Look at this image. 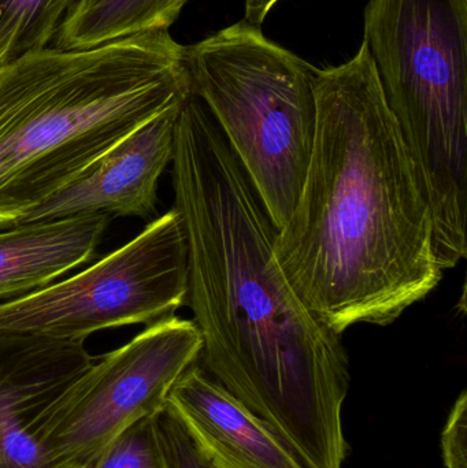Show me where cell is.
Segmentation results:
<instances>
[{"label":"cell","instance_id":"cell-1","mask_svg":"<svg viewBox=\"0 0 467 468\" xmlns=\"http://www.w3.org/2000/svg\"><path fill=\"white\" fill-rule=\"evenodd\" d=\"M172 164L203 368L304 468H343L350 366L342 335L293 291L274 256L273 222L194 92L181 106Z\"/></svg>","mask_w":467,"mask_h":468},{"label":"cell","instance_id":"cell-2","mask_svg":"<svg viewBox=\"0 0 467 468\" xmlns=\"http://www.w3.org/2000/svg\"><path fill=\"white\" fill-rule=\"evenodd\" d=\"M274 256L299 299L342 335L388 326L443 278L430 205L372 55L318 70L317 128Z\"/></svg>","mask_w":467,"mask_h":468},{"label":"cell","instance_id":"cell-3","mask_svg":"<svg viewBox=\"0 0 467 468\" xmlns=\"http://www.w3.org/2000/svg\"><path fill=\"white\" fill-rule=\"evenodd\" d=\"M169 32L0 66V229L16 227L132 132L192 93Z\"/></svg>","mask_w":467,"mask_h":468},{"label":"cell","instance_id":"cell-4","mask_svg":"<svg viewBox=\"0 0 467 468\" xmlns=\"http://www.w3.org/2000/svg\"><path fill=\"white\" fill-rule=\"evenodd\" d=\"M366 44L430 208L439 266L466 258L467 0H369Z\"/></svg>","mask_w":467,"mask_h":468},{"label":"cell","instance_id":"cell-5","mask_svg":"<svg viewBox=\"0 0 467 468\" xmlns=\"http://www.w3.org/2000/svg\"><path fill=\"white\" fill-rule=\"evenodd\" d=\"M184 59L192 92L216 121L279 232L306 178L320 69L244 19L186 47Z\"/></svg>","mask_w":467,"mask_h":468},{"label":"cell","instance_id":"cell-6","mask_svg":"<svg viewBox=\"0 0 467 468\" xmlns=\"http://www.w3.org/2000/svg\"><path fill=\"white\" fill-rule=\"evenodd\" d=\"M188 293V245L172 208L73 277L0 303V333L85 341L112 327L175 315Z\"/></svg>","mask_w":467,"mask_h":468},{"label":"cell","instance_id":"cell-7","mask_svg":"<svg viewBox=\"0 0 467 468\" xmlns=\"http://www.w3.org/2000/svg\"><path fill=\"white\" fill-rule=\"evenodd\" d=\"M202 348L194 321L170 315L96 359L47 417L44 468H92L125 429L166 410L170 390Z\"/></svg>","mask_w":467,"mask_h":468},{"label":"cell","instance_id":"cell-8","mask_svg":"<svg viewBox=\"0 0 467 468\" xmlns=\"http://www.w3.org/2000/svg\"><path fill=\"white\" fill-rule=\"evenodd\" d=\"M95 360L84 341L0 333V468H44L47 417Z\"/></svg>","mask_w":467,"mask_h":468},{"label":"cell","instance_id":"cell-9","mask_svg":"<svg viewBox=\"0 0 467 468\" xmlns=\"http://www.w3.org/2000/svg\"><path fill=\"white\" fill-rule=\"evenodd\" d=\"M183 103L173 104L132 132L19 224L77 216H153L159 178L173 161Z\"/></svg>","mask_w":467,"mask_h":468},{"label":"cell","instance_id":"cell-10","mask_svg":"<svg viewBox=\"0 0 467 468\" xmlns=\"http://www.w3.org/2000/svg\"><path fill=\"white\" fill-rule=\"evenodd\" d=\"M166 409L214 467L304 468L268 423L196 363L170 390Z\"/></svg>","mask_w":467,"mask_h":468},{"label":"cell","instance_id":"cell-11","mask_svg":"<svg viewBox=\"0 0 467 468\" xmlns=\"http://www.w3.org/2000/svg\"><path fill=\"white\" fill-rule=\"evenodd\" d=\"M107 216L27 222L0 232V300L40 291L92 259Z\"/></svg>","mask_w":467,"mask_h":468},{"label":"cell","instance_id":"cell-12","mask_svg":"<svg viewBox=\"0 0 467 468\" xmlns=\"http://www.w3.org/2000/svg\"><path fill=\"white\" fill-rule=\"evenodd\" d=\"M188 0H77L58 33L63 49H87L169 32Z\"/></svg>","mask_w":467,"mask_h":468},{"label":"cell","instance_id":"cell-13","mask_svg":"<svg viewBox=\"0 0 467 468\" xmlns=\"http://www.w3.org/2000/svg\"><path fill=\"white\" fill-rule=\"evenodd\" d=\"M77 0H0V66L47 48Z\"/></svg>","mask_w":467,"mask_h":468},{"label":"cell","instance_id":"cell-14","mask_svg":"<svg viewBox=\"0 0 467 468\" xmlns=\"http://www.w3.org/2000/svg\"><path fill=\"white\" fill-rule=\"evenodd\" d=\"M159 415L144 418L125 429L110 442L92 468H170Z\"/></svg>","mask_w":467,"mask_h":468},{"label":"cell","instance_id":"cell-15","mask_svg":"<svg viewBox=\"0 0 467 468\" xmlns=\"http://www.w3.org/2000/svg\"><path fill=\"white\" fill-rule=\"evenodd\" d=\"M159 429L170 468H217L200 452L188 431L167 409L159 415Z\"/></svg>","mask_w":467,"mask_h":468},{"label":"cell","instance_id":"cell-16","mask_svg":"<svg viewBox=\"0 0 467 468\" xmlns=\"http://www.w3.org/2000/svg\"><path fill=\"white\" fill-rule=\"evenodd\" d=\"M467 393L463 390L452 407L441 434V455L447 468H467Z\"/></svg>","mask_w":467,"mask_h":468},{"label":"cell","instance_id":"cell-17","mask_svg":"<svg viewBox=\"0 0 467 468\" xmlns=\"http://www.w3.org/2000/svg\"><path fill=\"white\" fill-rule=\"evenodd\" d=\"M280 0H244V21L260 27Z\"/></svg>","mask_w":467,"mask_h":468}]
</instances>
